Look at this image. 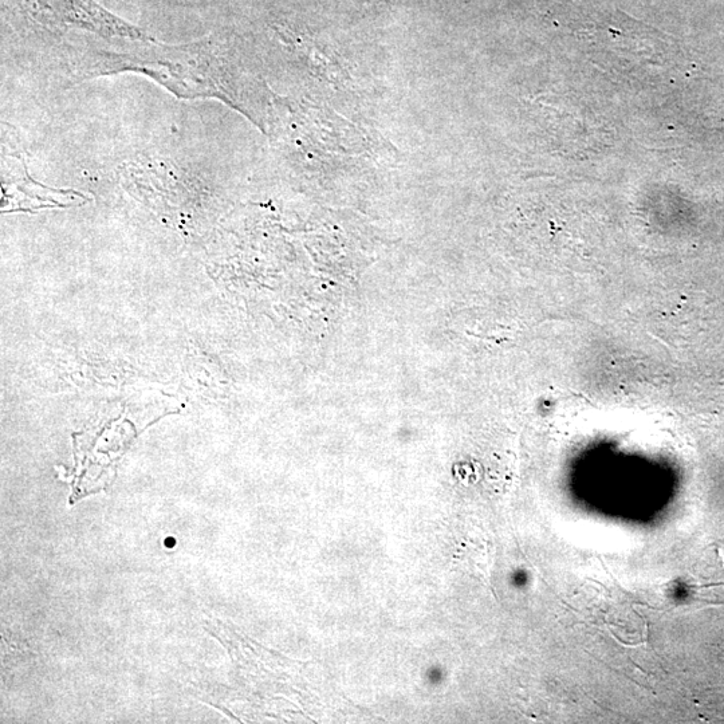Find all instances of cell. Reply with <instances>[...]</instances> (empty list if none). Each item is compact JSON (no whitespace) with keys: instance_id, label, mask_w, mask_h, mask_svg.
<instances>
[{"instance_id":"obj_1","label":"cell","mask_w":724,"mask_h":724,"mask_svg":"<svg viewBox=\"0 0 724 724\" xmlns=\"http://www.w3.org/2000/svg\"><path fill=\"white\" fill-rule=\"evenodd\" d=\"M145 51L108 54L84 59L81 78L120 72L143 73L180 98H219L238 104L230 65L210 42L186 46H161L147 42Z\"/></svg>"},{"instance_id":"obj_2","label":"cell","mask_w":724,"mask_h":724,"mask_svg":"<svg viewBox=\"0 0 724 724\" xmlns=\"http://www.w3.org/2000/svg\"><path fill=\"white\" fill-rule=\"evenodd\" d=\"M35 21L50 27H77L105 38L155 41L136 26L114 17L94 0H18Z\"/></svg>"}]
</instances>
